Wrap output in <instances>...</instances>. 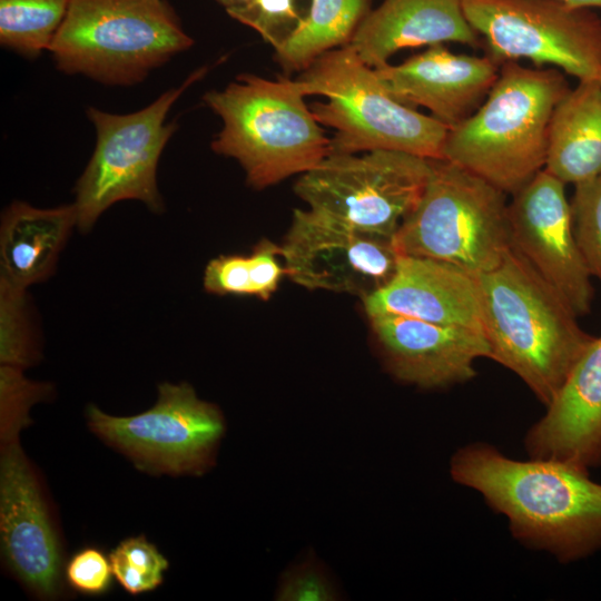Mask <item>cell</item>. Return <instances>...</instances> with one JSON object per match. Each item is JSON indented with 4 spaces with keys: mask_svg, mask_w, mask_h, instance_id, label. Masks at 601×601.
Instances as JSON below:
<instances>
[{
    "mask_svg": "<svg viewBox=\"0 0 601 601\" xmlns=\"http://www.w3.org/2000/svg\"><path fill=\"white\" fill-rule=\"evenodd\" d=\"M375 71L397 101L424 107L452 128L481 106L500 68L489 56L457 55L434 45L400 65L386 63Z\"/></svg>",
    "mask_w": 601,
    "mask_h": 601,
    "instance_id": "obj_15",
    "label": "cell"
},
{
    "mask_svg": "<svg viewBox=\"0 0 601 601\" xmlns=\"http://www.w3.org/2000/svg\"><path fill=\"white\" fill-rule=\"evenodd\" d=\"M477 279L490 358L516 374L546 407L594 336L513 247Z\"/></svg>",
    "mask_w": 601,
    "mask_h": 601,
    "instance_id": "obj_2",
    "label": "cell"
},
{
    "mask_svg": "<svg viewBox=\"0 0 601 601\" xmlns=\"http://www.w3.org/2000/svg\"><path fill=\"white\" fill-rule=\"evenodd\" d=\"M573 8L590 9L601 8V0H560Z\"/></svg>",
    "mask_w": 601,
    "mask_h": 601,
    "instance_id": "obj_33",
    "label": "cell"
},
{
    "mask_svg": "<svg viewBox=\"0 0 601 601\" xmlns=\"http://www.w3.org/2000/svg\"><path fill=\"white\" fill-rule=\"evenodd\" d=\"M450 474L504 515L521 544L561 563L601 550V484L588 469L558 460H514L476 442L452 455Z\"/></svg>",
    "mask_w": 601,
    "mask_h": 601,
    "instance_id": "obj_1",
    "label": "cell"
},
{
    "mask_svg": "<svg viewBox=\"0 0 601 601\" xmlns=\"http://www.w3.org/2000/svg\"><path fill=\"white\" fill-rule=\"evenodd\" d=\"M193 43L165 0H70L49 51L65 73L132 86Z\"/></svg>",
    "mask_w": 601,
    "mask_h": 601,
    "instance_id": "obj_6",
    "label": "cell"
},
{
    "mask_svg": "<svg viewBox=\"0 0 601 601\" xmlns=\"http://www.w3.org/2000/svg\"><path fill=\"white\" fill-rule=\"evenodd\" d=\"M70 0H0V42L27 58L50 46Z\"/></svg>",
    "mask_w": 601,
    "mask_h": 601,
    "instance_id": "obj_24",
    "label": "cell"
},
{
    "mask_svg": "<svg viewBox=\"0 0 601 601\" xmlns=\"http://www.w3.org/2000/svg\"><path fill=\"white\" fill-rule=\"evenodd\" d=\"M1 435L2 440L16 439L19 430L28 421L27 411L38 400L41 385L26 380L21 368L1 365Z\"/></svg>",
    "mask_w": 601,
    "mask_h": 601,
    "instance_id": "obj_29",
    "label": "cell"
},
{
    "mask_svg": "<svg viewBox=\"0 0 601 601\" xmlns=\"http://www.w3.org/2000/svg\"><path fill=\"white\" fill-rule=\"evenodd\" d=\"M225 8L227 13L231 17L236 12L247 7L253 0H215Z\"/></svg>",
    "mask_w": 601,
    "mask_h": 601,
    "instance_id": "obj_32",
    "label": "cell"
},
{
    "mask_svg": "<svg viewBox=\"0 0 601 601\" xmlns=\"http://www.w3.org/2000/svg\"><path fill=\"white\" fill-rule=\"evenodd\" d=\"M206 70L198 69L179 87L165 91L149 106L131 114L87 109L97 139L93 154L75 186L73 206L80 231L90 230L99 216L120 200H140L154 213L164 211L157 166L177 129L176 124H167L166 118L174 102Z\"/></svg>",
    "mask_w": 601,
    "mask_h": 601,
    "instance_id": "obj_8",
    "label": "cell"
},
{
    "mask_svg": "<svg viewBox=\"0 0 601 601\" xmlns=\"http://www.w3.org/2000/svg\"><path fill=\"white\" fill-rule=\"evenodd\" d=\"M88 417L95 432L139 462L173 473L201 471L224 432L218 408L187 383L160 384L157 403L141 414L117 417L90 406Z\"/></svg>",
    "mask_w": 601,
    "mask_h": 601,
    "instance_id": "obj_12",
    "label": "cell"
},
{
    "mask_svg": "<svg viewBox=\"0 0 601 601\" xmlns=\"http://www.w3.org/2000/svg\"><path fill=\"white\" fill-rule=\"evenodd\" d=\"M75 226L73 204L55 208L10 204L1 218L0 279L24 289L45 280Z\"/></svg>",
    "mask_w": 601,
    "mask_h": 601,
    "instance_id": "obj_20",
    "label": "cell"
},
{
    "mask_svg": "<svg viewBox=\"0 0 601 601\" xmlns=\"http://www.w3.org/2000/svg\"><path fill=\"white\" fill-rule=\"evenodd\" d=\"M3 553L16 573L42 595H55L60 553L37 483L16 439L4 441L0 464Z\"/></svg>",
    "mask_w": 601,
    "mask_h": 601,
    "instance_id": "obj_16",
    "label": "cell"
},
{
    "mask_svg": "<svg viewBox=\"0 0 601 601\" xmlns=\"http://www.w3.org/2000/svg\"><path fill=\"white\" fill-rule=\"evenodd\" d=\"M506 194L444 159L393 237L400 255L430 258L480 276L512 248Z\"/></svg>",
    "mask_w": 601,
    "mask_h": 601,
    "instance_id": "obj_7",
    "label": "cell"
},
{
    "mask_svg": "<svg viewBox=\"0 0 601 601\" xmlns=\"http://www.w3.org/2000/svg\"><path fill=\"white\" fill-rule=\"evenodd\" d=\"M512 247L562 296L579 317L591 309V274L578 247L565 184L545 169L508 204Z\"/></svg>",
    "mask_w": 601,
    "mask_h": 601,
    "instance_id": "obj_13",
    "label": "cell"
},
{
    "mask_svg": "<svg viewBox=\"0 0 601 601\" xmlns=\"http://www.w3.org/2000/svg\"><path fill=\"white\" fill-rule=\"evenodd\" d=\"M470 26L497 63L525 59L579 81L601 77V20L560 0H461Z\"/></svg>",
    "mask_w": 601,
    "mask_h": 601,
    "instance_id": "obj_10",
    "label": "cell"
},
{
    "mask_svg": "<svg viewBox=\"0 0 601 601\" xmlns=\"http://www.w3.org/2000/svg\"><path fill=\"white\" fill-rule=\"evenodd\" d=\"M599 80L601 81V77H600V79H599Z\"/></svg>",
    "mask_w": 601,
    "mask_h": 601,
    "instance_id": "obj_34",
    "label": "cell"
},
{
    "mask_svg": "<svg viewBox=\"0 0 601 601\" xmlns=\"http://www.w3.org/2000/svg\"><path fill=\"white\" fill-rule=\"evenodd\" d=\"M109 560L119 583L134 594L158 587L168 566L167 560L144 536L122 541Z\"/></svg>",
    "mask_w": 601,
    "mask_h": 601,
    "instance_id": "obj_27",
    "label": "cell"
},
{
    "mask_svg": "<svg viewBox=\"0 0 601 601\" xmlns=\"http://www.w3.org/2000/svg\"><path fill=\"white\" fill-rule=\"evenodd\" d=\"M362 300L367 316L393 313L484 334L477 277L447 263L400 255L391 279Z\"/></svg>",
    "mask_w": 601,
    "mask_h": 601,
    "instance_id": "obj_18",
    "label": "cell"
},
{
    "mask_svg": "<svg viewBox=\"0 0 601 601\" xmlns=\"http://www.w3.org/2000/svg\"><path fill=\"white\" fill-rule=\"evenodd\" d=\"M444 42L480 46L461 0H384L366 14L347 45L376 69L404 48Z\"/></svg>",
    "mask_w": 601,
    "mask_h": 601,
    "instance_id": "obj_19",
    "label": "cell"
},
{
    "mask_svg": "<svg viewBox=\"0 0 601 601\" xmlns=\"http://www.w3.org/2000/svg\"><path fill=\"white\" fill-rule=\"evenodd\" d=\"M371 0H312L307 17L276 50L287 71L305 70L318 57L349 43L370 10Z\"/></svg>",
    "mask_w": 601,
    "mask_h": 601,
    "instance_id": "obj_22",
    "label": "cell"
},
{
    "mask_svg": "<svg viewBox=\"0 0 601 601\" xmlns=\"http://www.w3.org/2000/svg\"><path fill=\"white\" fill-rule=\"evenodd\" d=\"M0 361L1 365L22 368L30 364L31 323L24 288L0 279Z\"/></svg>",
    "mask_w": 601,
    "mask_h": 601,
    "instance_id": "obj_25",
    "label": "cell"
},
{
    "mask_svg": "<svg viewBox=\"0 0 601 601\" xmlns=\"http://www.w3.org/2000/svg\"><path fill=\"white\" fill-rule=\"evenodd\" d=\"M431 170L432 159L396 150L329 154L300 175L295 193L318 214L393 238L417 205Z\"/></svg>",
    "mask_w": 601,
    "mask_h": 601,
    "instance_id": "obj_9",
    "label": "cell"
},
{
    "mask_svg": "<svg viewBox=\"0 0 601 601\" xmlns=\"http://www.w3.org/2000/svg\"><path fill=\"white\" fill-rule=\"evenodd\" d=\"M296 81L305 96L326 98L311 110L335 130L331 154L396 150L442 159L450 128L393 98L352 46L325 52Z\"/></svg>",
    "mask_w": 601,
    "mask_h": 601,
    "instance_id": "obj_5",
    "label": "cell"
},
{
    "mask_svg": "<svg viewBox=\"0 0 601 601\" xmlns=\"http://www.w3.org/2000/svg\"><path fill=\"white\" fill-rule=\"evenodd\" d=\"M544 169L578 185L601 176V81L585 80L556 105Z\"/></svg>",
    "mask_w": 601,
    "mask_h": 601,
    "instance_id": "obj_21",
    "label": "cell"
},
{
    "mask_svg": "<svg viewBox=\"0 0 601 601\" xmlns=\"http://www.w3.org/2000/svg\"><path fill=\"white\" fill-rule=\"evenodd\" d=\"M529 457L601 465V336L574 364L544 415L524 436Z\"/></svg>",
    "mask_w": 601,
    "mask_h": 601,
    "instance_id": "obj_17",
    "label": "cell"
},
{
    "mask_svg": "<svg viewBox=\"0 0 601 601\" xmlns=\"http://www.w3.org/2000/svg\"><path fill=\"white\" fill-rule=\"evenodd\" d=\"M388 372L421 388H446L476 375L475 362L490 358L483 333L418 318L378 313L367 316Z\"/></svg>",
    "mask_w": 601,
    "mask_h": 601,
    "instance_id": "obj_14",
    "label": "cell"
},
{
    "mask_svg": "<svg viewBox=\"0 0 601 601\" xmlns=\"http://www.w3.org/2000/svg\"><path fill=\"white\" fill-rule=\"evenodd\" d=\"M280 246L262 240L249 255H221L205 268L204 287L217 295L268 299L286 275Z\"/></svg>",
    "mask_w": 601,
    "mask_h": 601,
    "instance_id": "obj_23",
    "label": "cell"
},
{
    "mask_svg": "<svg viewBox=\"0 0 601 601\" xmlns=\"http://www.w3.org/2000/svg\"><path fill=\"white\" fill-rule=\"evenodd\" d=\"M304 98L296 79L248 73L206 92L205 104L223 120L213 150L236 159L257 189L313 170L331 154V140Z\"/></svg>",
    "mask_w": 601,
    "mask_h": 601,
    "instance_id": "obj_4",
    "label": "cell"
},
{
    "mask_svg": "<svg viewBox=\"0 0 601 601\" xmlns=\"http://www.w3.org/2000/svg\"><path fill=\"white\" fill-rule=\"evenodd\" d=\"M312 0H253L231 18L259 33L278 50L308 14Z\"/></svg>",
    "mask_w": 601,
    "mask_h": 601,
    "instance_id": "obj_26",
    "label": "cell"
},
{
    "mask_svg": "<svg viewBox=\"0 0 601 601\" xmlns=\"http://www.w3.org/2000/svg\"><path fill=\"white\" fill-rule=\"evenodd\" d=\"M275 599L280 601H331L337 599V593L322 565L315 559L309 558L283 574Z\"/></svg>",
    "mask_w": 601,
    "mask_h": 601,
    "instance_id": "obj_30",
    "label": "cell"
},
{
    "mask_svg": "<svg viewBox=\"0 0 601 601\" xmlns=\"http://www.w3.org/2000/svg\"><path fill=\"white\" fill-rule=\"evenodd\" d=\"M570 205L582 258L591 276L601 282V176L574 185Z\"/></svg>",
    "mask_w": 601,
    "mask_h": 601,
    "instance_id": "obj_28",
    "label": "cell"
},
{
    "mask_svg": "<svg viewBox=\"0 0 601 601\" xmlns=\"http://www.w3.org/2000/svg\"><path fill=\"white\" fill-rule=\"evenodd\" d=\"M112 569L110 560L96 549H86L76 554L67 566L69 582L77 590L97 594L110 584Z\"/></svg>",
    "mask_w": 601,
    "mask_h": 601,
    "instance_id": "obj_31",
    "label": "cell"
},
{
    "mask_svg": "<svg viewBox=\"0 0 601 601\" xmlns=\"http://www.w3.org/2000/svg\"><path fill=\"white\" fill-rule=\"evenodd\" d=\"M280 254L286 275L297 285L362 299L391 279L400 258L393 238L359 230L309 208L294 210Z\"/></svg>",
    "mask_w": 601,
    "mask_h": 601,
    "instance_id": "obj_11",
    "label": "cell"
},
{
    "mask_svg": "<svg viewBox=\"0 0 601 601\" xmlns=\"http://www.w3.org/2000/svg\"><path fill=\"white\" fill-rule=\"evenodd\" d=\"M570 89L558 68L504 62L481 106L449 129L442 159L513 195L544 169L551 118Z\"/></svg>",
    "mask_w": 601,
    "mask_h": 601,
    "instance_id": "obj_3",
    "label": "cell"
}]
</instances>
